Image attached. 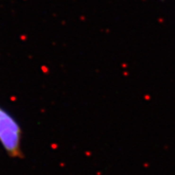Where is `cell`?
<instances>
[{"label":"cell","instance_id":"obj_1","mask_svg":"<svg viewBox=\"0 0 175 175\" xmlns=\"http://www.w3.org/2000/svg\"><path fill=\"white\" fill-rule=\"evenodd\" d=\"M0 143L9 156L21 157V130L18 122L0 107Z\"/></svg>","mask_w":175,"mask_h":175}]
</instances>
